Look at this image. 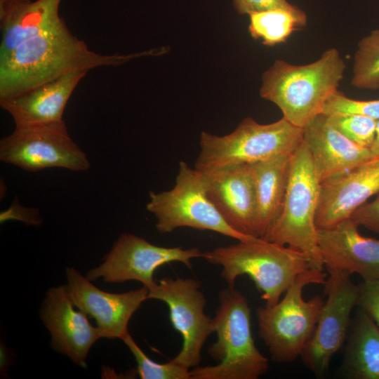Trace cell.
Returning a JSON list of instances; mask_svg holds the SVG:
<instances>
[{"label":"cell","mask_w":379,"mask_h":379,"mask_svg":"<svg viewBox=\"0 0 379 379\" xmlns=\"http://www.w3.org/2000/svg\"><path fill=\"white\" fill-rule=\"evenodd\" d=\"M86 73H69L19 95L0 100V105L11 114L15 127L62 121L67 101Z\"/></svg>","instance_id":"obj_19"},{"label":"cell","mask_w":379,"mask_h":379,"mask_svg":"<svg viewBox=\"0 0 379 379\" xmlns=\"http://www.w3.org/2000/svg\"><path fill=\"white\" fill-rule=\"evenodd\" d=\"M351 84L359 89H379V29L371 31L359 41Z\"/></svg>","instance_id":"obj_24"},{"label":"cell","mask_w":379,"mask_h":379,"mask_svg":"<svg viewBox=\"0 0 379 379\" xmlns=\"http://www.w3.org/2000/svg\"><path fill=\"white\" fill-rule=\"evenodd\" d=\"M65 287L75 307L94 319L102 338H121L128 333V322L147 300L148 288L114 293L102 291L74 267L65 270Z\"/></svg>","instance_id":"obj_13"},{"label":"cell","mask_w":379,"mask_h":379,"mask_svg":"<svg viewBox=\"0 0 379 379\" xmlns=\"http://www.w3.org/2000/svg\"><path fill=\"white\" fill-rule=\"evenodd\" d=\"M345 68L335 48L326 49L318 60L306 65L277 60L262 74L260 95L275 104L284 119L303 128L323 114L326 102L338 91Z\"/></svg>","instance_id":"obj_2"},{"label":"cell","mask_w":379,"mask_h":379,"mask_svg":"<svg viewBox=\"0 0 379 379\" xmlns=\"http://www.w3.org/2000/svg\"><path fill=\"white\" fill-rule=\"evenodd\" d=\"M324 285L326 300L300 356L305 367L317 377L327 371L332 357L343 344L359 297V286L345 273L330 272Z\"/></svg>","instance_id":"obj_12"},{"label":"cell","mask_w":379,"mask_h":379,"mask_svg":"<svg viewBox=\"0 0 379 379\" xmlns=\"http://www.w3.org/2000/svg\"><path fill=\"white\" fill-rule=\"evenodd\" d=\"M351 379H379V328L359 307L352 325L343 361Z\"/></svg>","instance_id":"obj_22"},{"label":"cell","mask_w":379,"mask_h":379,"mask_svg":"<svg viewBox=\"0 0 379 379\" xmlns=\"http://www.w3.org/2000/svg\"><path fill=\"white\" fill-rule=\"evenodd\" d=\"M149 55L154 52L131 55L95 53L71 33L62 18L0 58V100L19 95L69 73L117 66Z\"/></svg>","instance_id":"obj_1"},{"label":"cell","mask_w":379,"mask_h":379,"mask_svg":"<svg viewBox=\"0 0 379 379\" xmlns=\"http://www.w3.org/2000/svg\"><path fill=\"white\" fill-rule=\"evenodd\" d=\"M218 297L213 318L217 340L208 349L218 364L194 367L191 379H258L267 371L268 359L255 345L248 300L234 286Z\"/></svg>","instance_id":"obj_4"},{"label":"cell","mask_w":379,"mask_h":379,"mask_svg":"<svg viewBox=\"0 0 379 379\" xmlns=\"http://www.w3.org/2000/svg\"><path fill=\"white\" fill-rule=\"evenodd\" d=\"M202 258L222 267L228 286H234L238 277L248 276L267 306L278 302L296 277L311 268L302 253L259 237L205 251Z\"/></svg>","instance_id":"obj_3"},{"label":"cell","mask_w":379,"mask_h":379,"mask_svg":"<svg viewBox=\"0 0 379 379\" xmlns=\"http://www.w3.org/2000/svg\"><path fill=\"white\" fill-rule=\"evenodd\" d=\"M201 173L208 197L225 222L242 234L256 237L255 193L249 165Z\"/></svg>","instance_id":"obj_17"},{"label":"cell","mask_w":379,"mask_h":379,"mask_svg":"<svg viewBox=\"0 0 379 379\" xmlns=\"http://www.w3.org/2000/svg\"><path fill=\"white\" fill-rule=\"evenodd\" d=\"M321 182L303 141L291 155L286 196L279 215L262 239L302 253L312 269L321 270L316 215Z\"/></svg>","instance_id":"obj_5"},{"label":"cell","mask_w":379,"mask_h":379,"mask_svg":"<svg viewBox=\"0 0 379 379\" xmlns=\"http://www.w3.org/2000/svg\"><path fill=\"white\" fill-rule=\"evenodd\" d=\"M197 247H165L151 244L133 234H122L114 242L103 262L90 270L86 277L90 281L102 279L107 283L137 281L147 288L156 281V270L164 265L180 262L192 269V260L203 257Z\"/></svg>","instance_id":"obj_11"},{"label":"cell","mask_w":379,"mask_h":379,"mask_svg":"<svg viewBox=\"0 0 379 379\" xmlns=\"http://www.w3.org/2000/svg\"><path fill=\"white\" fill-rule=\"evenodd\" d=\"M291 155L249 164L255 201V234L263 238L281 211L288 180Z\"/></svg>","instance_id":"obj_21"},{"label":"cell","mask_w":379,"mask_h":379,"mask_svg":"<svg viewBox=\"0 0 379 379\" xmlns=\"http://www.w3.org/2000/svg\"><path fill=\"white\" fill-rule=\"evenodd\" d=\"M326 117L328 122L350 140L363 147H371L375 135L377 120L359 114H334Z\"/></svg>","instance_id":"obj_26"},{"label":"cell","mask_w":379,"mask_h":379,"mask_svg":"<svg viewBox=\"0 0 379 379\" xmlns=\"http://www.w3.org/2000/svg\"><path fill=\"white\" fill-rule=\"evenodd\" d=\"M369 149L374 157H379V119L376 123L375 138Z\"/></svg>","instance_id":"obj_33"},{"label":"cell","mask_w":379,"mask_h":379,"mask_svg":"<svg viewBox=\"0 0 379 379\" xmlns=\"http://www.w3.org/2000/svg\"><path fill=\"white\" fill-rule=\"evenodd\" d=\"M379 192V157L321 182L316 215L319 229L331 227Z\"/></svg>","instance_id":"obj_16"},{"label":"cell","mask_w":379,"mask_h":379,"mask_svg":"<svg viewBox=\"0 0 379 379\" xmlns=\"http://www.w3.org/2000/svg\"><path fill=\"white\" fill-rule=\"evenodd\" d=\"M121 340L133 354L137 373L141 379H191L190 370L172 359L159 364L149 359L137 345L129 332Z\"/></svg>","instance_id":"obj_25"},{"label":"cell","mask_w":379,"mask_h":379,"mask_svg":"<svg viewBox=\"0 0 379 379\" xmlns=\"http://www.w3.org/2000/svg\"><path fill=\"white\" fill-rule=\"evenodd\" d=\"M351 218L319 229V246L328 273L359 274L364 281H379V239L366 237Z\"/></svg>","instance_id":"obj_15"},{"label":"cell","mask_w":379,"mask_h":379,"mask_svg":"<svg viewBox=\"0 0 379 379\" xmlns=\"http://www.w3.org/2000/svg\"><path fill=\"white\" fill-rule=\"evenodd\" d=\"M323 114H359L379 119V99L371 100H355L336 91L325 103Z\"/></svg>","instance_id":"obj_27"},{"label":"cell","mask_w":379,"mask_h":379,"mask_svg":"<svg viewBox=\"0 0 379 379\" xmlns=\"http://www.w3.org/2000/svg\"><path fill=\"white\" fill-rule=\"evenodd\" d=\"M249 18L251 36L269 46L284 43L294 31L307 25L290 11L280 8L253 13Z\"/></svg>","instance_id":"obj_23"},{"label":"cell","mask_w":379,"mask_h":379,"mask_svg":"<svg viewBox=\"0 0 379 379\" xmlns=\"http://www.w3.org/2000/svg\"><path fill=\"white\" fill-rule=\"evenodd\" d=\"M232 4L234 10L241 15H250L278 8L286 10L307 25V17L305 12L287 0H232Z\"/></svg>","instance_id":"obj_28"},{"label":"cell","mask_w":379,"mask_h":379,"mask_svg":"<svg viewBox=\"0 0 379 379\" xmlns=\"http://www.w3.org/2000/svg\"><path fill=\"white\" fill-rule=\"evenodd\" d=\"M76 308L65 285L54 286L46 292L39 315L51 334L52 348L86 368L91 347L102 337L87 315Z\"/></svg>","instance_id":"obj_14"},{"label":"cell","mask_w":379,"mask_h":379,"mask_svg":"<svg viewBox=\"0 0 379 379\" xmlns=\"http://www.w3.org/2000/svg\"><path fill=\"white\" fill-rule=\"evenodd\" d=\"M11 361L12 357L8 348L1 342L0 347V370L1 375L3 373L4 375L7 372L8 366L11 364Z\"/></svg>","instance_id":"obj_32"},{"label":"cell","mask_w":379,"mask_h":379,"mask_svg":"<svg viewBox=\"0 0 379 379\" xmlns=\"http://www.w3.org/2000/svg\"><path fill=\"white\" fill-rule=\"evenodd\" d=\"M303 128L286 119L268 124L244 119L232 133L219 136L202 131L194 168L201 173L291 155L302 144Z\"/></svg>","instance_id":"obj_6"},{"label":"cell","mask_w":379,"mask_h":379,"mask_svg":"<svg viewBox=\"0 0 379 379\" xmlns=\"http://www.w3.org/2000/svg\"><path fill=\"white\" fill-rule=\"evenodd\" d=\"M147 299L167 305L172 326L182 338L181 350L172 360L189 368L199 366L203 345L214 333L213 318L204 312L206 299L200 283L165 277L148 288Z\"/></svg>","instance_id":"obj_10"},{"label":"cell","mask_w":379,"mask_h":379,"mask_svg":"<svg viewBox=\"0 0 379 379\" xmlns=\"http://www.w3.org/2000/svg\"><path fill=\"white\" fill-rule=\"evenodd\" d=\"M302 141L320 182L375 157L370 149L355 144L337 131L324 114L303 128Z\"/></svg>","instance_id":"obj_18"},{"label":"cell","mask_w":379,"mask_h":379,"mask_svg":"<svg viewBox=\"0 0 379 379\" xmlns=\"http://www.w3.org/2000/svg\"><path fill=\"white\" fill-rule=\"evenodd\" d=\"M325 281L321 270L309 268L296 277L278 302L257 310L258 335L273 361L286 363L300 358L324 304L319 295L305 300L303 290Z\"/></svg>","instance_id":"obj_7"},{"label":"cell","mask_w":379,"mask_h":379,"mask_svg":"<svg viewBox=\"0 0 379 379\" xmlns=\"http://www.w3.org/2000/svg\"><path fill=\"white\" fill-rule=\"evenodd\" d=\"M11 220H19L27 225L33 226H39L42 223V218L37 208L25 207L19 203L17 199L13 200L7 210L0 213L1 224Z\"/></svg>","instance_id":"obj_30"},{"label":"cell","mask_w":379,"mask_h":379,"mask_svg":"<svg viewBox=\"0 0 379 379\" xmlns=\"http://www.w3.org/2000/svg\"><path fill=\"white\" fill-rule=\"evenodd\" d=\"M359 226L379 234V196L357 208L350 217Z\"/></svg>","instance_id":"obj_31"},{"label":"cell","mask_w":379,"mask_h":379,"mask_svg":"<svg viewBox=\"0 0 379 379\" xmlns=\"http://www.w3.org/2000/svg\"><path fill=\"white\" fill-rule=\"evenodd\" d=\"M146 208L155 217L156 228L161 233L191 227L213 231L237 241L256 237L242 234L225 222L208 197L203 173L183 161L179 163L173 188L161 192L151 191Z\"/></svg>","instance_id":"obj_8"},{"label":"cell","mask_w":379,"mask_h":379,"mask_svg":"<svg viewBox=\"0 0 379 379\" xmlns=\"http://www.w3.org/2000/svg\"><path fill=\"white\" fill-rule=\"evenodd\" d=\"M357 306L366 311L379 328V281H363L359 285Z\"/></svg>","instance_id":"obj_29"},{"label":"cell","mask_w":379,"mask_h":379,"mask_svg":"<svg viewBox=\"0 0 379 379\" xmlns=\"http://www.w3.org/2000/svg\"><path fill=\"white\" fill-rule=\"evenodd\" d=\"M62 0H0V58L62 19Z\"/></svg>","instance_id":"obj_20"},{"label":"cell","mask_w":379,"mask_h":379,"mask_svg":"<svg viewBox=\"0 0 379 379\" xmlns=\"http://www.w3.org/2000/svg\"><path fill=\"white\" fill-rule=\"evenodd\" d=\"M0 159L28 171L62 168L86 171L90 162L73 141L65 121L15 127L0 141Z\"/></svg>","instance_id":"obj_9"}]
</instances>
